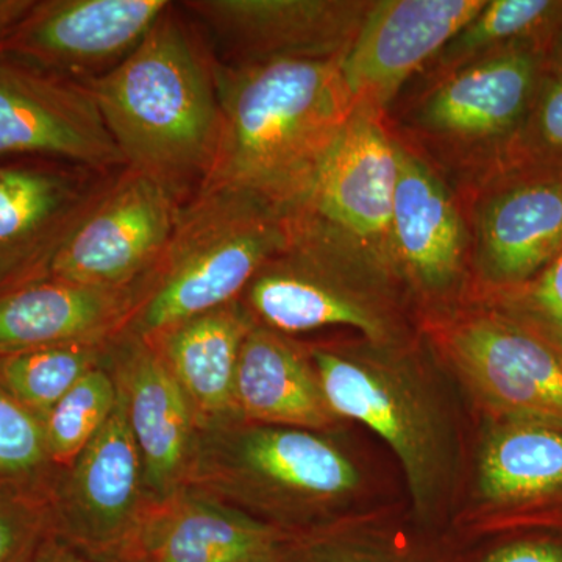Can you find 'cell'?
<instances>
[{"label":"cell","instance_id":"15","mask_svg":"<svg viewBox=\"0 0 562 562\" xmlns=\"http://www.w3.org/2000/svg\"><path fill=\"white\" fill-rule=\"evenodd\" d=\"M109 362L138 446L147 494L162 501L183 487L190 469L199 431L191 403L146 339L117 336L110 344Z\"/></svg>","mask_w":562,"mask_h":562},{"label":"cell","instance_id":"4","mask_svg":"<svg viewBox=\"0 0 562 562\" xmlns=\"http://www.w3.org/2000/svg\"><path fill=\"white\" fill-rule=\"evenodd\" d=\"M358 482L355 465L316 431L232 420L198 431L183 487L294 522Z\"/></svg>","mask_w":562,"mask_h":562},{"label":"cell","instance_id":"2","mask_svg":"<svg viewBox=\"0 0 562 562\" xmlns=\"http://www.w3.org/2000/svg\"><path fill=\"white\" fill-rule=\"evenodd\" d=\"M217 83L220 140L199 190L247 192L280 211L357 109L341 57L217 63Z\"/></svg>","mask_w":562,"mask_h":562},{"label":"cell","instance_id":"22","mask_svg":"<svg viewBox=\"0 0 562 562\" xmlns=\"http://www.w3.org/2000/svg\"><path fill=\"white\" fill-rule=\"evenodd\" d=\"M539 69L535 47L502 50L439 88L427 103L425 120L452 135H501L522 120L538 90Z\"/></svg>","mask_w":562,"mask_h":562},{"label":"cell","instance_id":"26","mask_svg":"<svg viewBox=\"0 0 562 562\" xmlns=\"http://www.w3.org/2000/svg\"><path fill=\"white\" fill-rule=\"evenodd\" d=\"M60 472L43 422L0 387V495L49 506Z\"/></svg>","mask_w":562,"mask_h":562},{"label":"cell","instance_id":"36","mask_svg":"<svg viewBox=\"0 0 562 562\" xmlns=\"http://www.w3.org/2000/svg\"><path fill=\"white\" fill-rule=\"evenodd\" d=\"M558 57H560V63L562 66V35H561V40H560V46H558Z\"/></svg>","mask_w":562,"mask_h":562},{"label":"cell","instance_id":"7","mask_svg":"<svg viewBox=\"0 0 562 562\" xmlns=\"http://www.w3.org/2000/svg\"><path fill=\"white\" fill-rule=\"evenodd\" d=\"M149 502L120 390L102 430L58 475L49 503L52 524L58 538L91 562H120Z\"/></svg>","mask_w":562,"mask_h":562},{"label":"cell","instance_id":"25","mask_svg":"<svg viewBox=\"0 0 562 562\" xmlns=\"http://www.w3.org/2000/svg\"><path fill=\"white\" fill-rule=\"evenodd\" d=\"M110 344H68L0 355V387L43 422L81 376L106 361Z\"/></svg>","mask_w":562,"mask_h":562},{"label":"cell","instance_id":"27","mask_svg":"<svg viewBox=\"0 0 562 562\" xmlns=\"http://www.w3.org/2000/svg\"><path fill=\"white\" fill-rule=\"evenodd\" d=\"M117 395L120 387L106 358L103 364L81 376L44 417L47 450L58 469L69 468L90 446L110 419Z\"/></svg>","mask_w":562,"mask_h":562},{"label":"cell","instance_id":"9","mask_svg":"<svg viewBox=\"0 0 562 562\" xmlns=\"http://www.w3.org/2000/svg\"><path fill=\"white\" fill-rule=\"evenodd\" d=\"M20 158L101 173L127 168L83 83L0 57V161Z\"/></svg>","mask_w":562,"mask_h":562},{"label":"cell","instance_id":"14","mask_svg":"<svg viewBox=\"0 0 562 562\" xmlns=\"http://www.w3.org/2000/svg\"><path fill=\"white\" fill-rule=\"evenodd\" d=\"M486 0H384L364 20L341 57L357 105L390 101L406 77L450 43L486 7Z\"/></svg>","mask_w":562,"mask_h":562},{"label":"cell","instance_id":"19","mask_svg":"<svg viewBox=\"0 0 562 562\" xmlns=\"http://www.w3.org/2000/svg\"><path fill=\"white\" fill-rule=\"evenodd\" d=\"M244 294L251 316L273 331L303 333L346 325L375 341L387 335L380 313L336 283L327 261L312 251L290 247L254 277Z\"/></svg>","mask_w":562,"mask_h":562},{"label":"cell","instance_id":"28","mask_svg":"<svg viewBox=\"0 0 562 562\" xmlns=\"http://www.w3.org/2000/svg\"><path fill=\"white\" fill-rule=\"evenodd\" d=\"M562 10L549 0H494L452 40L457 55L476 52L502 41L519 38L538 31Z\"/></svg>","mask_w":562,"mask_h":562},{"label":"cell","instance_id":"12","mask_svg":"<svg viewBox=\"0 0 562 562\" xmlns=\"http://www.w3.org/2000/svg\"><path fill=\"white\" fill-rule=\"evenodd\" d=\"M206 32L214 60L246 66L280 58H335L346 54L353 3L324 0H192L180 3Z\"/></svg>","mask_w":562,"mask_h":562},{"label":"cell","instance_id":"13","mask_svg":"<svg viewBox=\"0 0 562 562\" xmlns=\"http://www.w3.org/2000/svg\"><path fill=\"white\" fill-rule=\"evenodd\" d=\"M450 350L498 417L562 424V351L514 317L486 316L453 331Z\"/></svg>","mask_w":562,"mask_h":562},{"label":"cell","instance_id":"30","mask_svg":"<svg viewBox=\"0 0 562 562\" xmlns=\"http://www.w3.org/2000/svg\"><path fill=\"white\" fill-rule=\"evenodd\" d=\"M514 319L562 351V250L524 292L522 316Z\"/></svg>","mask_w":562,"mask_h":562},{"label":"cell","instance_id":"11","mask_svg":"<svg viewBox=\"0 0 562 562\" xmlns=\"http://www.w3.org/2000/svg\"><path fill=\"white\" fill-rule=\"evenodd\" d=\"M171 5L168 0H35L0 40V57L85 85L121 65Z\"/></svg>","mask_w":562,"mask_h":562},{"label":"cell","instance_id":"33","mask_svg":"<svg viewBox=\"0 0 562 562\" xmlns=\"http://www.w3.org/2000/svg\"><path fill=\"white\" fill-rule=\"evenodd\" d=\"M288 562H376L364 554L325 541H302L290 546Z\"/></svg>","mask_w":562,"mask_h":562},{"label":"cell","instance_id":"32","mask_svg":"<svg viewBox=\"0 0 562 562\" xmlns=\"http://www.w3.org/2000/svg\"><path fill=\"white\" fill-rule=\"evenodd\" d=\"M543 81L536 106V128L547 147L562 151V74Z\"/></svg>","mask_w":562,"mask_h":562},{"label":"cell","instance_id":"34","mask_svg":"<svg viewBox=\"0 0 562 562\" xmlns=\"http://www.w3.org/2000/svg\"><path fill=\"white\" fill-rule=\"evenodd\" d=\"M32 562H91L80 553L79 550L74 549L70 543L63 541L57 535L52 536L49 541L41 547L38 554Z\"/></svg>","mask_w":562,"mask_h":562},{"label":"cell","instance_id":"3","mask_svg":"<svg viewBox=\"0 0 562 562\" xmlns=\"http://www.w3.org/2000/svg\"><path fill=\"white\" fill-rule=\"evenodd\" d=\"M290 243L286 222L271 203L228 188L199 190L181 206L165 250L136 284L122 335L150 341L181 322L239 301Z\"/></svg>","mask_w":562,"mask_h":562},{"label":"cell","instance_id":"10","mask_svg":"<svg viewBox=\"0 0 562 562\" xmlns=\"http://www.w3.org/2000/svg\"><path fill=\"white\" fill-rule=\"evenodd\" d=\"M117 172L38 158L0 161V294L49 277L58 251Z\"/></svg>","mask_w":562,"mask_h":562},{"label":"cell","instance_id":"31","mask_svg":"<svg viewBox=\"0 0 562 562\" xmlns=\"http://www.w3.org/2000/svg\"><path fill=\"white\" fill-rule=\"evenodd\" d=\"M483 562H562V530H541L503 543Z\"/></svg>","mask_w":562,"mask_h":562},{"label":"cell","instance_id":"6","mask_svg":"<svg viewBox=\"0 0 562 562\" xmlns=\"http://www.w3.org/2000/svg\"><path fill=\"white\" fill-rule=\"evenodd\" d=\"M314 369L331 412L382 436L401 460L416 505L438 497L450 471L449 435L425 384L384 358L314 350Z\"/></svg>","mask_w":562,"mask_h":562},{"label":"cell","instance_id":"17","mask_svg":"<svg viewBox=\"0 0 562 562\" xmlns=\"http://www.w3.org/2000/svg\"><path fill=\"white\" fill-rule=\"evenodd\" d=\"M135 290H103L46 277L0 294V355L105 344L124 333Z\"/></svg>","mask_w":562,"mask_h":562},{"label":"cell","instance_id":"8","mask_svg":"<svg viewBox=\"0 0 562 562\" xmlns=\"http://www.w3.org/2000/svg\"><path fill=\"white\" fill-rule=\"evenodd\" d=\"M183 203L160 180L121 169L58 251L49 277L135 290L165 250Z\"/></svg>","mask_w":562,"mask_h":562},{"label":"cell","instance_id":"16","mask_svg":"<svg viewBox=\"0 0 562 562\" xmlns=\"http://www.w3.org/2000/svg\"><path fill=\"white\" fill-rule=\"evenodd\" d=\"M290 546L279 528L181 487L149 502L120 562H288Z\"/></svg>","mask_w":562,"mask_h":562},{"label":"cell","instance_id":"21","mask_svg":"<svg viewBox=\"0 0 562 562\" xmlns=\"http://www.w3.org/2000/svg\"><path fill=\"white\" fill-rule=\"evenodd\" d=\"M236 419L322 431L331 412L312 358L279 331L257 324L243 344L235 380Z\"/></svg>","mask_w":562,"mask_h":562},{"label":"cell","instance_id":"5","mask_svg":"<svg viewBox=\"0 0 562 562\" xmlns=\"http://www.w3.org/2000/svg\"><path fill=\"white\" fill-rule=\"evenodd\" d=\"M401 165V147L387 138L375 110L357 105L301 191L279 211L290 246L325 250L350 241L376 260H394L392 205Z\"/></svg>","mask_w":562,"mask_h":562},{"label":"cell","instance_id":"18","mask_svg":"<svg viewBox=\"0 0 562 562\" xmlns=\"http://www.w3.org/2000/svg\"><path fill=\"white\" fill-rule=\"evenodd\" d=\"M479 486L517 524L562 530V424L501 417L483 447Z\"/></svg>","mask_w":562,"mask_h":562},{"label":"cell","instance_id":"1","mask_svg":"<svg viewBox=\"0 0 562 562\" xmlns=\"http://www.w3.org/2000/svg\"><path fill=\"white\" fill-rule=\"evenodd\" d=\"M127 168L184 202L209 176L221 132L217 61L179 7H169L121 65L88 81Z\"/></svg>","mask_w":562,"mask_h":562},{"label":"cell","instance_id":"20","mask_svg":"<svg viewBox=\"0 0 562 562\" xmlns=\"http://www.w3.org/2000/svg\"><path fill=\"white\" fill-rule=\"evenodd\" d=\"M257 324L249 308L235 301L150 339L190 401L199 430L238 420L236 369L243 344Z\"/></svg>","mask_w":562,"mask_h":562},{"label":"cell","instance_id":"23","mask_svg":"<svg viewBox=\"0 0 562 562\" xmlns=\"http://www.w3.org/2000/svg\"><path fill=\"white\" fill-rule=\"evenodd\" d=\"M480 236L492 279L519 284L541 272L562 250V176L502 192L484 211Z\"/></svg>","mask_w":562,"mask_h":562},{"label":"cell","instance_id":"24","mask_svg":"<svg viewBox=\"0 0 562 562\" xmlns=\"http://www.w3.org/2000/svg\"><path fill=\"white\" fill-rule=\"evenodd\" d=\"M392 205V243L398 261L427 288H443L460 271L464 233L457 206L435 173L401 150Z\"/></svg>","mask_w":562,"mask_h":562},{"label":"cell","instance_id":"29","mask_svg":"<svg viewBox=\"0 0 562 562\" xmlns=\"http://www.w3.org/2000/svg\"><path fill=\"white\" fill-rule=\"evenodd\" d=\"M54 535L49 506L0 495V562H32Z\"/></svg>","mask_w":562,"mask_h":562},{"label":"cell","instance_id":"35","mask_svg":"<svg viewBox=\"0 0 562 562\" xmlns=\"http://www.w3.org/2000/svg\"><path fill=\"white\" fill-rule=\"evenodd\" d=\"M35 0H0V40L29 13Z\"/></svg>","mask_w":562,"mask_h":562}]
</instances>
